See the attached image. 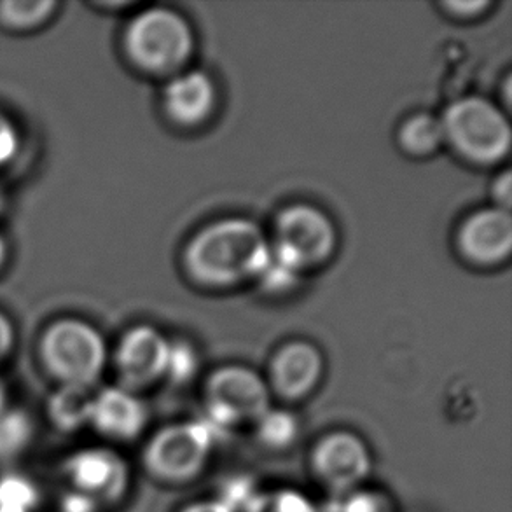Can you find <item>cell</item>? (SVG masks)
<instances>
[{"label": "cell", "instance_id": "1", "mask_svg": "<svg viewBox=\"0 0 512 512\" xmlns=\"http://www.w3.org/2000/svg\"><path fill=\"white\" fill-rule=\"evenodd\" d=\"M271 257L270 240L256 222L222 219L187 243L184 266L196 284L226 289L257 280Z\"/></svg>", "mask_w": 512, "mask_h": 512}, {"label": "cell", "instance_id": "2", "mask_svg": "<svg viewBox=\"0 0 512 512\" xmlns=\"http://www.w3.org/2000/svg\"><path fill=\"white\" fill-rule=\"evenodd\" d=\"M123 51L128 62L144 74L177 76L194 53L193 27L173 9L149 7L126 25Z\"/></svg>", "mask_w": 512, "mask_h": 512}, {"label": "cell", "instance_id": "3", "mask_svg": "<svg viewBox=\"0 0 512 512\" xmlns=\"http://www.w3.org/2000/svg\"><path fill=\"white\" fill-rule=\"evenodd\" d=\"M44 373L60 385L98 387L109 362L104 336L88 320L63 317L49 324L39 340Z\"/></svg>", "mask_w": 512, "mask_h": 512}, {"label": "cell", "instance_id": "4", "mask_svg": "<svg viewBox=\"0 0 512 512\" xmlns=\"http://www.w3.org/2000/svg\"><path fill=\"white\" fill-rule=\"evenodd\" d=\"M63 490L90 499L100 511L121 506L132 492L133 469L118 446L88 443L67 451L58 464Z\"/></svg>", "mask_w": 512, "mask_h": 512}, {"label": "cell", "instance_id": "5", "mask_svg": "<svg viewBox=\"0 0 512 512\" xmlns=\"http://www.w3.org/2000/svg\"><path fill=\"white\" fill-rule=\"evenodd\" d=\"M217 429L205 422L170 423L154 430L140 451V465L161 485H186L200 478L214 453Z\"/></svg>", "mask_w": 512, "mask_h": 512}, {"label": "cell", "instance_id": "6", "mask_svg": "<svg viewBox=\"0 0 512 512\" xmlns=\"http://www.w3.org/2000/svg\"><path fill=\"white\" fill-rule=\"evenodd\" d=\"M444 142L476 165H497L511 151V123L500 107L486 98L457 100L443 118Z\"/></svg>", "mask_w": 512, "mask_h": 512}, {"label": "cell", "instance_id": "7", "mask_svg": "<svg viewBox=\"0 0 512 512\" xmlns=\"http://www.w3.org/2000/svg\"><path fill=\"white\" fill-rule=\"evenodd\" d=\"M271 254L292 270H315L326 264L338 247L333 219L312 205H291L278 214Z\"/></svg>", "mask_w": 512, "mask_h": 512}, {"label": "cell", "instance_id": "8", "mask_svg": "<svg viewBox=\"0 0 512 512\" xmlns=\"http://www.w3.org/2000/svg\"><path fill=\"white\" fill-rule=\"evenodd\" d=\"M270 387L261 374L245 366H224L208 376L203 390L207 422L217 430L254 425L270 411Z\"/></svg>", "mask_w": 512, "mask_h": 512}, {"label": "cell", "instance_id": "9", "mask_svg": "<svg viewBox=\"0 0 512 512\" xmlns=\"http://www.w3.org/2000/svg\"><path fill=\"white\" fill-rule=\"evenodd\" d=\"M310 471L317 483L338 497L364 486L373 471V455L362 437L333 430L313 444Z\"/></svg>", "mask_w": 512, "mask_h": 512}, {"label": "cell", "instance_id": "10", "mask_svg": "<svg viewBox=\"0 0 512 512\" xmlns=\"http://www.w3.org/2000/svg\"><path fill=\"white\" fill-rule=\"evenodd\" d=\"M170 341L151 326L132 327L114 352L118 387L139 394L167 374Z\"/></svg>", "mask_w": 512, "mask_h": 512}, {"label": "cell", "instance_id": "11", "mask_svg": "<svg viewBox=\"0 0 512 512\" xmlns=\"http://www.w3.org/2000/svg\"><path fill=\"white\" fill-rule=\"evenodd\" d=\"M149 423V409L139 394L111 385L95 390L91 401L90 427L100 443H133L144 436Z\"/></svg>", "mask_w": 512, "mask_h": 512}, {"label": "cell", "instance_id": "12", "mask_svg": "<svg viewBox=\"0 0 512 512\" xmlns=\"http://www.w3.org/2000/svg\"><path fill=\"white\" fill-rule=\"evenodd\" d=\"M460 254L479 268H493L511 256L512 219L502 208L478 210L458 229Z\"/></svg>", "mask_w": 512, "mask_h": 512}, {"label": "cell", "instance_id": "13", "mask_svg": "<svg viewBox=\"0 0 512 512\" xmlns=\"http://www.w3.org/2000/svg\"><path fill=\"white\" fill-rule=\"evenodd\" d=\"M324 376V357L317 346L306 341H291L271 359L268 387L282 401L305 399L319 387Z\"/></svg>", "mask_w": 512, "mask_h": 512}, {"label": "cell", "instance_id": "14", "mask_svg": "<svg viewBox=\"0 0 512 512\" xmlns=\"http://www.w3.org/2000/svg\"><path fill=\"white\" fill-rule=\"evenodd\" d=\"M217 107L214 79L201 70H184L163 90V109L175 125L194 128L208 121Z\"/></svg>", "mask_w": 512, "mask_h": 512}, {"label": "cell", "instance_id": "15", "mask_svg": "<svg viewBox=\"0 0 512 512\" xmlns=\"http://www.w3.org/2000/svg\"><path fill=\"white\" fill-rule=\"evenodd\" d=\"M95 388L60 385L46 402V420L60 434H79L90 427Z\"/></svg>", "mask_w": 512, "mask_h": 512}, {"label": "cell", "instance_id": "16", "mask_svg": "<svg viewBox=\"0 0 512 512\" xmlns=\"http://www.w3.org/2000/svg\"><path fill=\"white\" fill-rule=\"evenodd\" d=\"M35 422L25 409L9 404L0 409V469L16 467L35 441Z\"/></svg>", "mask_w": 512, "mask_h": 512}, {"label": "cell", "instance_id": "17", "mask_svg": "<svg viewBox=\"0 0 512 512\" xmlns=\"http://www.w3.org/2000/svg\"><path fill=\"white\" fill-rule=\"evenodd\" d=\"M44 492L35 476L18 467L0 469V512H42Z\"/></svg>", "mask_w": 512, "mask_h": 512}, {"label": "cell", "instance_id": "18", "mask_svg": "<svg viewBox=\"0 0 512 512\" xmlns=\"http://www.w3.org/2000/svg\"><path fill=\"white\" fill-rule=\"evenodd\" d=\"M60 4L56 0H2L0 27L14 34H27L44 27Z\"/></svg>", "mask_w": 512, "mask_h": 512}, {"label": "cell", "instance_id": "19", "mask_svg": "<svg viewBox=\"0 0 512 512\" xmlns=\"http://www.w3.org/2000/svg\"><path fill=\"white\" fill-rule=\"evenodd\" d=\"M444 132L441 119L430 114H416L401 126L399 144L406 153L425 158L443 146Z\"/></svg>", "mask_w": 512, "mask_h": 512}, {"label": "cell", "instance_id": "20", "mask_svg": "<svg viewBox=\"0 0 512 512\" xmlns=\"http://www.w3.org/2000/svg\"><path fill=\"white\" fill-rule=\"evenodd\" d=\"M252 427L257 443L271 451L291 448L299 432L298 418L284 409L271 408Z\"/></svg>", "mask_w": 512, "mask_h": 512}, {"label": "cell", "instance_id": "21", "mask_svg": "<svg viewBox=\"0 0 512 512\" xmlns=\"http://www.w3.org/2000/svg\"><path fill=\"white\" fill-rule=\"evenodd\" d=\"M243 512H319L312 499L294 488H277L256 492Z\"/></svg>", "mask_w": 512, "mask_h": 512}, {"label": "cell", "instance_id": "22", "mask_svg": "<svg viewBox=\"0 0 512 512\" xmlns=\"http://www.w3.org/2000/svg\"><path fill=\"white\" fill-rule=\"evenodd\" d=\"M333 512H395V502L383 490L360 486L357 490L338 495Z\"/></svg>", "mask_w": 512, "mask_h": 512}, {"label": "cell", "instance_id": "23", "mask_svg": "<svg viewBox=\"0 0 512 512\" xmlns=\"http://www.w3.org/2000/svg\"><path fill=\"white\" fill-rule=\"evenodd\" d=\"M299 277H301V273L292 270L271 254L270 261L264 266V270L261 271L257 280L268 294H287L292 289H296Z\"/></svg>", "mask_w": 512, "mask_h": 512}, {"label": "cell", "instance_id": "24", "mask_svg": "<svg viewBox=\"0 0 512 512\" xmlns=\"http://www.w3.org/2000/svg\"><path fill=\"white\" fill-rule=\"evenodd\" d=\"M198 371V355L193 346L186 341H170L168 348L167 374L165 378H172L177 383L193 378Z\"/></svg>", "mask_w": 512, "mask_h": 512}, {"label": "cell", "instance_id": "25", "mask_svg": "<svg viewBox=\"0 0 512 512\" xmlns=\"http://www.w3.org/2000/svg\"><path fill=\"white\" fill-rule=\"evenodd\" d=\"M21 151V133L13 119L0 112V168L11 165Z\"/></svg>", "mask_w": 512, "mask_h": 512}, {"label": "cell", "instance_id": "26", "mask_svg": "<svg viewBox=\"0 0 512 512\" xmlns=\"http://www.w3.org/2000/svg\"><path fill=\"white\" fill-rule=\"evenodd\" d=\"M16 343V329L13 320L9 319L6 312L0 310V364L13 353Z\"/></svg>", "mask_w": 512, "mask_h": 512}, {"label": "cell", "instance_id": "27", "mask_svg": "<svg viewBox=\"0 0 512 512\" xmlns=\"http://www.w3.org/2000/svg\"><path fill=\"white\" fill-rule=\"evenodd\" d=\"M492 6L490 2H444L443 7L448 13L458 18H472Z\"/></svg>", "mask_w": 512, "mask_h": 512}, {"label": "cell", "instance_id": "28", "mask_svg": "<svg viewBox=\"0 0 512 512\" xmlns=\"http://www.w3.org/2000/svg\"><path fill=\"white\" fill-rule=\"evenodd\" d=\"M511 186L512 180L511 173L509 172L502 173L499 179L495 180V184H493V200L497 203V208H502V210H507V212L511 208Z\"/></svg>", "mask_w": 512, "mask_h": 512}, {"label": "cell", "instance_id": "29", "mask_svg": "<svg viewBox=\"0 0 512 512\" xmlns=\"http://www.w3.org/2000/svg\"><path fill=\"white\" fill-rule=\"evenodd\" d=\"M179 512H235L231 507L222 502L221 499L214 500H198L191 502L186 507H182Z\"/></svg>", "mask_w": 512, "mask_h": 512}, {"label": "cell", "instance_id": "30", "mask_svg": "<svg viewBox=\"0 0 512 512\" xmlns=\"http://www.w3.org/2000/svg\"><path fill=\"white\" fill-rule=\"evenodd\" d=\"M7 259H9V243L6 236L0 233V270L6 266Z\"/></svg>", "mask_w": 512, "mask_h": 512}, {"label": "cell", "instance_id": "31", "mask_svg": "<svg viewBox=\"0 0 512 512\" xmlns=\"http://www.w3.org/2000/svg\"><path fill=\"white\" fill-rule=\"evenodd\" d=\"M7 196L4 187L0 186V214L6 210Z\"/></svg>", "mask_w": 512, "mask_h": 512}]
</instances>
